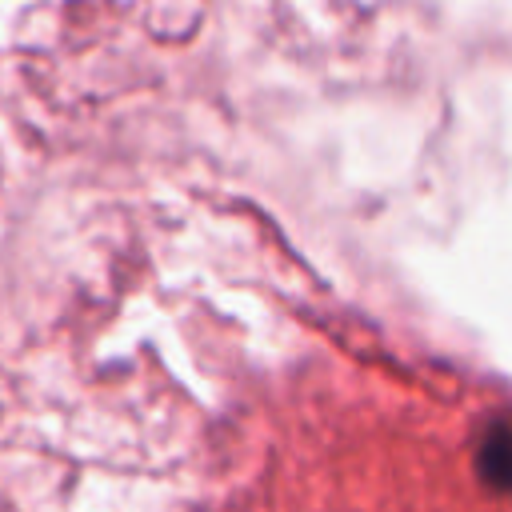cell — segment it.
<instances>
[{
	"instance_id": "obj_1",
	"label": "cell",
	"mask_w": 512,
	"mask_h": 512,
	"mask_svg": "<svg viewBox=\"0 0 512 512\" xmlns=\"http://www.w3.org/2000/svg\"><path fill=\"white\" fill-rule=\"evenodd\" d=\"M476 464H480V476H484L492 488L512 492V420H496V424L480 436Z\"/></svg>"
}]
</instances>
